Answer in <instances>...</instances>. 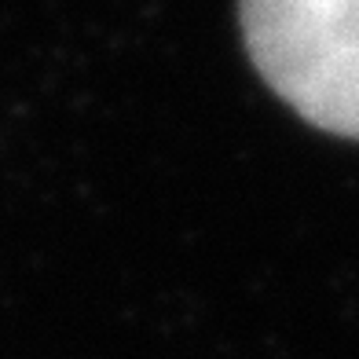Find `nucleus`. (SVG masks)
<instances>
[{
	"label": "nucleus",
	"mask_w": 359,
	"mask_h": 359,
	"mask_svg": "<svg viewBox=\"0 0 359 359\" xmlns=\"http://www.w3.org/2000/svg\"><path fill=\"white\" fill-rule=\"evenodd\" d=\"M257 74L308 125L359 143V0H238Z\"/></svg>",
	"instance_id": "obj_1"
}]
</instances>
